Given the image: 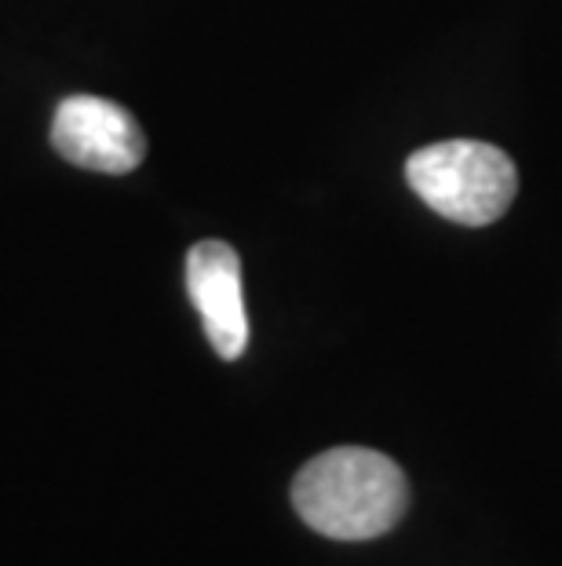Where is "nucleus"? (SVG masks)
Instances as JSON below:
<instances>
[{"label":"nucleus","mask_w":562,"mask_h":566,"mask_svg":"<svg viewBox=\"0 0 562 566\" xmlns=\"http://www.w3.org/2000/svg\"><path fill=\"white\" fill-rule=\"evenodd\" d=\"M410 483L391 457L365 446H337L318 453L293 479V509L332 541L380 537L402 520Z\"/></svg>","instance_id":"nucleus-1"},{"label":"nucleus","mask_w":562,"mask_h":566,"mask_svg":"<svg viewBox=\"0 0 562 566\" xmlns=\"http://www.w3.org/2000/svg\"><path fill=\"white\" fill-rule=\"evenodd\" d=\"M405 179L427 209L460 227H489L519 190L516 161L483 139H442L410 154Z\"/></svg>","instance_id":"nucleus-2"},{"label":"nucleus","mask_w":562,"mask_h":566,"mask_svg":"<svg viewBox=\"0 0 562 566\" xmlns=\"http://www.w3.org/2000/svg\"><path fill=\"white\" fill-rule=\"evenodd\" d=\"M52 147L88 172L125 176L147 158V136L125 106L99 95H70L52 122Z\"/></svg>","instance_id":"nucleus-3"},{"label":"nucleus","mask_w":562,"mask_h":566,"mask_svg":"<svg viewBox=\"0 0 562 566\" xmlns=\"http://www.w3.org/2000/svg\"><path fill=\"white\" fill-rule=\"evenodd\" d=\"M187 293L205 325L209 344L223 363L245 355L248 347V315L242 296V260L234 245L209 238L187 252Z\"/></svg>","instance_id":"nucleus-4"}]
</instances>
